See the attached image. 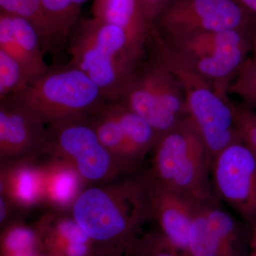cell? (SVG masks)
Wrapping results in <instances>:
<instances>
[{"label":"cell","instance_id":"1","mask_svg":"<svg viewBox=\"0 0 256 256\" xmlns=\"http://www.w3.org/2000/svg\"><path fill=\"white\" fill-rule=\"evenodd\" d=\"M84 188L72 217L92 240L128 249L150 220L148 180L144 174Z\"/></svg>","mask_w":256,"mask_h":256},{"label":"cell","instance_id":"2","mask_svg":"<svg viewBox=\"0 0 256 256\" xmlns=\"http://www.w3.org/2000/svg\"><path fill=\"white\" fill-rule=\"evenodd\" d=\"M69 64L86 74L108 100H114L142 63L148 48L134 44L119 26L94 18L69 38Z\"/></svg>","mask_w":256,"mask_h":256},{"label":"cell","instance_id":"3","mask_svg":"<svg viewBox=\"0 0 256 256\" xmlns=\"http://www.w3.org/2000/svg\"><path fill=\"white\" fill-rule=\"evenodd\" d=\"M153 181L186 195L198 204L216 200L210 182L212 158L188 116L158 139L153 148Z\"/></svg>","mask_w":256,"mask_h":256},{"label":"cell","instance_id":"4","mask_svg":"<svg viewBox=\"0 0 256 256\" xmlns=\"http://www.w3.org/2000/svg\"><path fill=\"white\" fill-rule=\"evenodd\" d=\"M8 96L48 126L90 117L109 101L86 74L69 63L50 68Z\"/></svg>","mask_w":256,"mask_h":256},{"label":"cell","instance_id":"5","mask_svg":"<svg viewBox=\"0 0 256 256\" xmlns=\"http://www.w3.org/2000/svg\"><path fill=\"white\" fill-rule=\"evenodd\" d=\"M114 100L144 120L158 139L188 117L181 82L151 41L142 63Z\"/></svg>","mask_w":256,"mask_h":256},{"label":"cell","instance_id":"6","mask_svg":"<svg viewBox=\"0 0 256 256\" xmlns=\"http://www.w3.org/2000/svg\"><path fill=\"white\" fill-rule=\"evenodd\" d=\"M254 30L203 32L170 38L156 32L176 60L218 92L228 94L229 85L248 60Z\"/></svg>","mask_w":256,"mask_h":256},{"label":"cell","instance_id":"7","mask_svg":"<svg viewBox=\"0 0 256 256\" xmlns=\"http://www.w3.org/2000/svg\"><path fill=\"white\" fill-rule=\"evenodd\" d=\"M151 42L181 82L188 118L200 133L212 160L224 148L240 140L236 119V104L228 94L218 92L214 86L176 60L163 44L154 30Z\"/></svg>","mask_w":256,"mask_h":256},{"label":"cell","instance_id":"8","mask_svg":"<svg viewBox=\"0 0 256 256\" xmlns=\"http://www.w3.org/2000/svg\"><path fill=\"white\" fill-rule=\"evenodd\" d=\"M44 154L66 162L86 184L110 182L126 174L100 142L88 117L48 126Z\"/></svg>","mask_w":256,"mask_h":256},{"label":"cell","instance_id":"9","mask_svg":"<svg viewBox=\"0 0 256 256\" xmlns=\"http://www.w3.org/2000/svg\"><path fill=\"white\" fill-rule=\"evenodd\" d=\"M88 118L100 142L126 174L139 169L158 140L154 129L118 101H108Z\"/></svg>","mask_w":256,"mask_h":256},{"label":"cell","instance_id":"10","mask_svg":"<svg viewBox=\"0 0 256 256\" xmlns=\"http://www.w3.org/2000/svg\"><path fill=\"white\" fill-rule=\"evenodd\" d=\"M236 0H172L153 24L163 38L252 28L254 18Z\"/></svg>","mask_w":256,"mask_h":256},{"label":"cell","instance_id":"11","mask_svg":"<svg viewBox=\"0 0 256 256\" xmlns=\"http://www.w3.org/2000/svg\"><path fill=\"white\" fill-rule=\"evenodd\" d=\"M214 196L252 228L256 224V156L242 140L212 160Z\"/></svg>","mask_w":256,"mask_h":256},{"label":"cell","instance_id":"12","mask_svg":"<svg viewBox=\"0 0 256 256\" xmlns=\"http://www.w3.org/2000/svg\"><path fill=\"white\" fill-rule=\"evenodd\" d=\"M46 141L47 128L41 120L9 96L0 99L2 163L38 158Z\"/></svg>","mask_w":256,"mask_h":256},{"label":"cell","instance_id":"13","mask_svg":"<svg viewBox=\"0 0 256 256\" xmlns=\"http://www.w3.org/2000/svg\"><path fill=\"white\" fill-rule=\"evenodd\" d=\"M146 178L150 218L156 220L160 235L166 242L188 252L190 229L200 204L181 192L153 181L146 175Z\"/></svg>","mask_w":256,"mask_h":256},{"label":"cell","instance_id":"14","mask_svg":"<svg viewBox=\"0 0 256 256\" xmlns=\"http://www.w3.org/2000/svg\"><path fill=\"white\" fill-rule=\"evenodd\" d=\"M36 159L2 164L1 196L15 208L26 210L43 203V170L42 165L35 162Z\"/></svg>","mask_w":256,"mask_h":256},{"label":"cell","instance_id":"15","mask_svg":"<svg viewBox=\"0 0 256 256\" xmlns=\"http://www.w3.org/2000/svg\"><path fill=\"white\" fill-rule=\"evenodd\" d=\"M50 159V162L42 164L43 203L60 212L72 210L74 202L86 183L66 162L57 158Z\"/></svg>","mask_w":256,"mask_h":256},{"label":"cell","instance_id":"16","mask_svg":"<svg viewBox=\"0 0 256 256\" xmlns=\"http://www.w3.org/2000/svg\"><path fill=\"white\" fill-rule=\"evenodd\" d=\"M94 18L119 26L134 44L148 48L153 25L143 14L138 0H108Z\"/></svg>","mask_w":256,"mask_h":256},{"label":"cell","instance_id":"17","mask_svg":"<svg viewBox=\"0 0 256 256\" xmlns=\"http://www.w3.org/2000/svg\"><path fill=\"white\" fill-rule=\"evenodd\" d=\"M188 252L191 256H246L208 223L198 205L190 229Z\"/></svg>","mask_w":256,"mask_h":256},{"label":"cell","instance_id":"18","mask_svg":"<svg viewBox=\"0 0 256 256\" xmlns=\"http://www.w3.org/2000/svg\"><path fill=\"white\" fill-rule=\"evenodd\" d=\"M50 30V53L57 56L64 50L76 28L80 8L74 0H42Z\"/></svg>","mask_w":256,"mask_h":256},{"label":"cell","instance_id":"19","mask_svg":"<svg viewBox=\"0 0 256 256\" xmlns=\"http://www.w3.org/2000/svg\"><path fill=\"white\" fill-rule=\"evenodd\" d=\"M1 12L24 18L36 28L44 54L50 53V30L42 0H0Z\"/></svg>","mask_w":256,"mask_h":256},{"label":"cell","instance_id":"20","mask_svg":"<svg viewBox=\"0 0 256 256\" xmlns=\"http://www.w3.org/2000/svg\"><path fill=\"white\" fill-rule=\"evenodd\" d=\"M30 82L23 67L0 50V99L20 92Z\"/></svg>","mask_w":256,"mask_h":256},{"label":"cell","instance_id":"21","mask_svg":"<svg viewBox=\"0 0 256 256\" xmlns=\"http://www.w3.org/2000/svg\"><path fill=\"white\" fill-rule=\"evenodd\" d=\"M128 250L133 256H191L173 246L160 234L138 236Z\"/></svg>","mask_w":256,"mask_h":256},{"label":"cell","instance_id":"22","mask_svg":"<svg viewBox=\"0 0 256 256\" xmlns=\"http://www.w3.org/2000/svg\"><path fill=\"white\" fill-rule=\"evenodd\" d=\"M36 234L26 226L15 224L6 230L3 237V252L5 256L18 252L35 250Z\"/></svg>","mask_w":256,"mask_h":256},{"label":"cell","instance_id":"23","mask_svg":"<svg viewBox=\"0 0 256 256\" xmlns=\"http://www.w3.org/2000/svg\"><path fill=\"white\" fill-rule=\"evenodd\" d=\"M228 94L238 96L244 105L256 97V62L248 58L228 87Z\"/></svg>","mask_w":256,"mask_h":256},{"label":"cell","instance_id":"24","mask_svg":"<svg viewBox=\"0 0 256 256\" xmlns=\"http://www.w3.org/2000/svg\"><path fill=\"white\" fill-rule=\"evenodd\" d=\"M236 119L240 139L256 156V112L245 106L236 104Z\"/></svg>","mask_w":256,"mask_h":256},{"label":"cell","instance_id":"25","mask_svg":"<svg viewBox=\"0 0 256 256\" xmlns=\"http://www.w3.org/2000/svg\"><path fill=\"white\" fill-rule=\"evenodd\" d=\"M172 0H138L143 14L151 24H154Z\"/></svg>","mask_w":256,"mask_h":256},{"label":"cell","instance_id":"26","mask_svg":"<svg viewBox=\"0 0 256 256\" xmlns=\"http://www.w3.org/2000/svg\"><path fill=\"white\" fill-rule=\"evenodd\" d=\"M88 250V244H72L66 248L63 254L65 256H86Z\"/></svg>","mask_w":256,"mask_h":256},{"label":"cell","instance_id":"27","mask_svg":"<svg viewBox=\"0 0 256 256\" xmlns=\"http://www.w3.org/2000/svg\"><path fill=\"white\" fill-rule=\"evenodd\" d=\"M252 14H256V0H236Z\"/></svg>","mask_w":256,"mask_h":256},{"label":"cell","instance_id":"28","mask_svg":"<svg viewBox=\"0 0 256 256\" xmlns=\"http://www.w3.org/2000/svg\"><path fill=\"white\" fill-rule=\"evenodd\" d=\"M249 256H256V224L252 228L250 234Z\"/></svg>","mask_w":256,"mask_h":256},{"label":"cell","instance_id":"29","mask_svg":"<svg viewBox=\"0 0 256 256\" xmlns=\"http://www.w3.org/2000/svg\"><path fill=\"white\" fill-rule=\"evenodd\" d=\"M108 0H94V4L92 6V12L94 16H95L98 12L101 10V8L104 6Z\"/></svg>","mask_w":256,"mask_h":256},{"label":"cell","instance_id":"30","mask_svg":"<svg viewBox=\"0 0 256 256\" xmlns=\"http://www.w3.org/2000/svg\"><path fill=\"white\" fill-rule=\"evenodd\" d=\"M252 62H256V28H254V34H252Z\"/></svg>","mask_w":256,"mask_h":256},{"label":"cell","instance_id":"31","mask_svg":"<svg viewBox=\"0 0 256 256\" xmlns=\"http://www.w3.org/2000/svg\"><path fill=\"white\" fill-rule=\"evenodd\" d=\"M9 256H35V252L32 250V252H18V254H13V255Z\"/></svg>","mask_w":256,"mask_h":256}]
</instances>
